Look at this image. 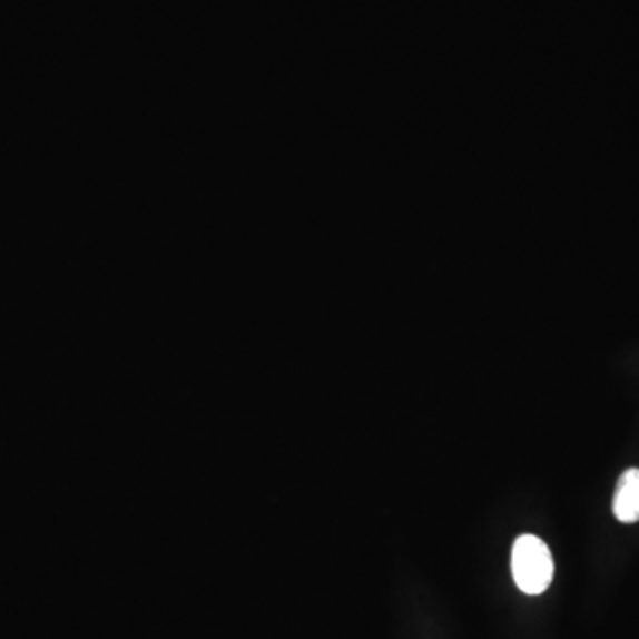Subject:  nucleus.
I'll return each instance as SVG.
<instances>
[{
    "label": "nucleus",
    "mask_w": 639,
    "mask_h": 639,
    "mask_svg": "<svg viewBox=\"0 0 639 639\" xmlns=\"http://www.w3.org/2000/svg\"><path fill=\"white\" fill-rule=\"evenodd\" d=\"M613 513L623 524L639 521V469H627L626 473L618 478Z\"/></svg>",
    "instance_id": "nucleus-2"
},
{
    "label": "nucleus",
    "mask_w": 639,
    "mask_h": 639,
    "mask_svg": "<svg viewBox=\"0 0 639 639\" xmlns=\"http://www.w3.org/2000/svg\"><path fill=\"white\" fill-rule=\"evenodd\" d=\"M512 576L525 596H540L551 587L554 560L551 549L534 534H521L512 548Z\"/></svg>",
    "instance_id": "nucleus-1"
}]
</instances>
